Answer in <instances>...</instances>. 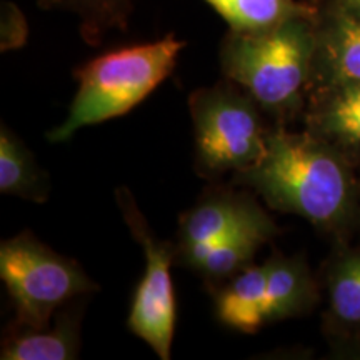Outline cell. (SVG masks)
<instances>
[{"label":"cell","instance_id":"12","mask_svg":"<svg viewBox=\"0 0 360 360\" xmlns=\"http://www.w3.org/2000/svg\"><path fill=\"white\" fill-rule=\"evenodd\" d=\"M269 265H249L229 278L215 297V314L225 327L255 334L265 326Z\"/></svg>","mask_w":360,"mask_h":360},{"label":"cell","instance_id":"3","mask_svg":"<svg viewBox=\"0 0 360 360\" xmlns=\"http://www.w3.org/2000/svg\"><path fill=\"white\" fill-rule=\"evenodd\" d=\"M184 47V40L169 34L155 42L107 52L79 67L74 72L79 89L69 115L47 134L49 142H65L82 127L127 114L170 77Z\"/></svg>","mask_w":360,"mask_h":360},{"label":"cell","instance_id":"18","mask_svg":"<svg viewBox=\"0 0 360 360\" xmlns=\"http://www.w3.org/2000/svg\"><path fill=\"white\" fill-rule=\"evenodd\" d=\"M326 11L339 12L344 15L360 20V0H328Z\"/></svg>","mask_w":360,"mask_h":360},{"label":"cell","instance_id":"6","mask_svg":"<svg viewBox=\"0 0 360 360\" xmlns=\"http://www.w3.org/2000/svg\"><path fill=\"white\" fill-rule=\"evenodd\" d=\"M119 205L125 225L143 250V276L135 290L127 319V327L142 339L162 360L170 359L175 317V294L170 265L175 260V245L160 240L152 232L147 219L139 210L127 187L117 188Z\"/></svg>","mask_w":360,"mask_h":360},{"label":"cell","instance_id":"10","mask_svg":"<svg viewBox=\"0 0 360 360\" xmlns=\"http://www.w3.org/2000/svg\"><path fill=\"white\" fill-rule=\"evenodd\" d=\"M309 124L310 132L339 150L360 148V80L326 84Z\"/></svg>","mask_w":360,"mask_h":360},{"label":"cell","instance_id":"17","mask_svg":"<svg viewBox=\"0 0 360 360\" xmlns=\"http://www.w3.org/2000/svg\"><path fill=\"white\" fill-rule=\"evenodd\" d=\"M330 309L344 326H360V252H349L335 260L328 277Z\"/></svg>","mask_w":360,"mask_h":360},{"label":"cell","instance_id":"2","mask_svg":"<svg viewBox=\"0 0 360 360\" xmlns=\"http://www.w3.org/2000/svg\"><path fill=\"white\" fill-rule=\"evenodd\" d=\"M317 20L294 17L260 32L231 30L219 51L225 79L250 94L264 110H294L315 70Z\"/></svg>","mask_w":360,"mask_h":360},{"label":"cell","instance_id":"9","mask_svg":"<svg viewBox=\"0 0 360 360\" xmlns=\"http://www.w3.org/2000/svg\"><path fill=\"white\" fill-rule=\"evenodd\" d=\"M80 310L69 307L56 327H22L13 323L2 340V360H72L79 357Z\"/></svg>","mask_w":360,"mask_h":360},{"label":"cell","instance_id":"7","mask_svg":"<svg viewBox=\"0 0 360 360\" xmlns=\"http://www.w3.org/2000/svg\"><path fill=\"white\" fill-rule=\"evenodd\" d=\"M259 207L252 197L231 188L209 192L180 219L179 244L175 245V250L205 240L217 242L225 232L249 219Z\"/></svg>","mask_w":360,"mask_h":360},{"label":"cell","instance_id":"13","mask_svg":"<svg viewBox=\"0 0 360 360\" xmlns=\"http://www.w3.org/2000/svg\"><path fill=\"white\" fill-rule=\"evenodd\" d=\"M267 265L265 323L305 312L314 302V283L302 260L276 255Z\"/></svg>","mask_w":360,"mask_h":360},{"label":"cell","instance_id":"16","mask_svg":"<svg viewBox=\"0 0 360 360\" xmlns=\"http://www.w3.org/2000/svg\"><path fill=\"white\" fill-rule=\"evenodd\" d=\"M44 11L60 8L80 17V34L90 45L102 44L110 30L125 32L132 12V0H37Z\"/></svg>","mask_w":360,"mask_h":360},{"label":"cell","instance_id":"11","mask_svg":"<svg viewBox=\"0 0 360 360\" xmlns=\"http://www.w3.org/2000/svg\"><path fill=\"white\" fill-rule=\"evenodd\" d=\"M315 69L326 84L360 80V20L332 11L319 15Z\"/></svg>","mask_w":360,"mask_h":360},{"label":"cell","instance_id":"8","mask_svg":"<svg viewBox=\"0 0 360 360\" xmlns=\"http://www.w3.org/2000/svg\"><path fill=\"white\" fill-rule=\"evenodd\" d=\"M277 232L278 229L274 220L262 207H259L249 219L225 232L215 242L214 250L197 272L212 285L229 281L254 264L257 250Z\"/></svg>","mask_w":360,"mask_h":360},{"label":"cell","instance_id":"14","mask_svg":"<svg viewBox=\"0 0 360 360\" xmlns=\"http://www.w3.org/2000/svg\"><path fill=\"white\" fill-rule=\"evenodd\" d=\"M0 192L39 204L49 199L47 175L32 152L6 125L0 129Z\"/></svg>","mask_w":360,"mask_h":360},{"label":"cell","instance_id":"1","mask_svg":"<svg viewBox=\"0 0 360 360\" xmlns=\"http://www.w3.org/2000/svg\"><path fill=\"white\" fill-rule=\"evenodd\" d=\"M232 180L260 193L272 209L300 215L322 229L339 227L352 209L349 165L339 148L312 132L272 130L262 159Z\"/></svg>","mask_w":360,"mask_h":360},{"label":"cell","instance_id":"15","mask_svg":"<svg viewBox=\"0 0 360 360\" xmlns=\"http://www.w3.org/2000/svg\"><path fill=\"white\" fill-rule=\"evenodd\" d=\"M231 30L260 32L294 17H319L317 8L297 0H205Z\"/></svg>","mask_w":360,"mask_h":360},{"label":"cell","instance_id":"4","mask_svg":"<svg viewBox=\"0 0 360 360\" xmlns=\"http://www.w3.org/2000/svg\"><path fill=\"white\" fill-rule=\"evenodd\" d=\"M195 165L205 177L244 172L262 159L267 135L262 107L232 80L202 87L188 97Z\"/></svg>","mask_w":360,"mask_h":360},{"label":"cell","instance_id":"5","mask_svg":"<svg viewBox=\"0 0 360 360\" xmlns=\"http://www.w3.org/2000/svg\"><path fill=\"white\" fill-rule=\"evenodd\" d=\"M0 277L15 307L13 323L22 327H49L60 305L98 290L75 260L53 252L30 232L0 244Z\"/></svg>","mask_w":360,"mask_h":360}]
</instances>
